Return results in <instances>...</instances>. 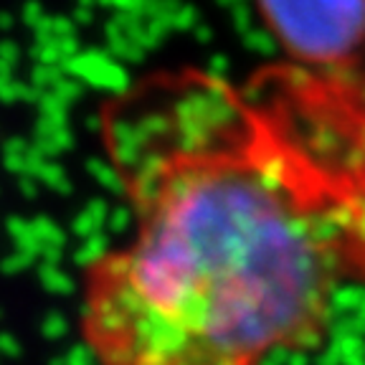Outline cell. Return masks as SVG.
Listing matches in <instances>:
<instances>
[{
	"instance_id": "cell-1",
	"label": "cell",
	"mask_w": 365,
	"mask_h": 365,
	"mask_svg": "<svg viewBox=\"0 0 365 365\" xmlns=\"http://www.w3.org/2000/svg\"><path fill=\"white\" fill-rule=\"evenodd\" d=\"M132 208L81 269L94 365H267L365 284V79L277 63L244 84L173 71L102 109Z\"/></svg>"
},
{
	"instance_id": "cell-2",
	"label": "cell",
	"mask_w": 365,
	"mask_h": 365,
	"mask_svg": "<svg viewBox=\"0 0 365 365\" xmlns=\"http://www.w3.org/2000/svg\"><path fill=\"white\" fill-rule=\"evenodd\" d=\"M259 8L299 66L348 68L365 43V0H259Z\"/></svg>"
}]
</instances>
